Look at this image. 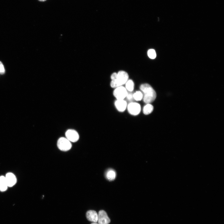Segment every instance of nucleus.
<instances>
[{
    "label": "nucleus",
    "mask_w": 224,
    "mask_h": 224,
    "mask_svg": "<svg viewBox=\"0 0 224 224\" xmlns=\"http://www.w3.org/2000/svg\"><path fill=\"white\" fill-rule=\"evenodd\" d=\"M140 89L143 93V101L146 104H150L154 101L157 97L156 93L153 88L148 84H142Z\"/></svg>",
    "instance_id": "1"
},
{
    "label": "nucleus",
    "mask_w": 224,
    "mask_h": 224,
    "mask_svg": "<svg viewBox=\"0 0 224 224\" xmlns=\"http://www.w3.org/2000/svg\"><path fill=\"white\" fill-rule=\"evenodd\" d=\"M128 74L123 71H120L117 74L116 79L112 80L110 85L112 88H116L126 84L128 80Z\"/></svg>",
    "instance_id": "2"
},
{
    "label": "nucleus",
    "mask_w": 224,
    "mask_h": 224,
    "mask_svg": "<svg viewBox=\"0 0 224 224\" xmlns=\"http://www.w3.org/2000/svg\"><path fill=\"white\" fill-rule=\"evenodd\" d=\"M57 145L59 150L63 151L69 150L72 146L71 142L64 137H61L58 139Z\"/></svg>",
    "instance_id": "3"
},
{
    "label": "nucleus",
    "mask_w": 224,
    "mask_h": 224,
    "mask_svg": "<svg viewBox=\"0 0 224 224\" xmlns=\"http://www.w3.org/2000/svg\"><path fill=\"white\" fill-rule=\"evenodd\" d=\"M127 93L126 88L121 86L116 88L114 91L113 95L117 100H124L126 98Z\"/></svg>",
    "instance_id": "4"
},
{
    "label": "nucleus",
    "mask_w": 224,
    "mask_h": 224,
    "mask_svg": "<svg viewBox=\"0 0 224 224\" xmlns=\"http://www.w3.org/2000/svg\"><path fill=\"white\" fill-rule=\"evenodd\" d=\"M129 112L134 116L138 115L141 111V107L139 104L134 102L130 103L127 106Z\"/></svg>",
    "instance_id": "5"
},
{
    "label": "nucleus",
    "mask_w": 224,
    "mask_h": 224,
    "mask_svg": "<svg viewBox=\"0 0 224 224\" xmlns=\"http://www.w3.org/2000/svg\"><path fill=\"white\" fill-rule=\"evenodd\" d=\"M98 215L97 221L99 224H108L110 222V219L105 211H100Z\"/></svg>",
    "instance_id": "6"
},
{
    "label": "nucleus",
    "mask_w": 224,
    "mask_h": 224,
    "mask_svg": "<svg viewBox=\"0 0 224 224\" xmlns=\"http://www.w3.org/2000/svg\"><path fill=\"white\" fill-rule=\"evenodd\" d=\"M66 138L70 142H75L79 139L78 133L74 130H69L66 133Z\"/></svg>",
    "instance_id": "7"
},
{
    "label": "nucleus",
    "mask_w": 224,
    "mask_h": 224,
    "mask_svg": "<svg viewBox=\"0 0 224 224\" xmlns=\"http://www.w3.org/2000/svg\"><path fill=\"white\" fill-rule=\"evenodd\" d=\"M115 105L117 110L121 112H124L127 106V101L124 100H117L115 102Z\"/></svg>",
    "instance_id": "8"
},
{
    "label": "nucleus",
    "mask_w": 224,
    "mask_h": 224,
    "mask_svg": "<svg viewBox=\"0 0 224 224\" xmlns=\"http://www.w3.org/2000/svg\"><path fill=\"white\" fill-rule=\"evenodd\" d=\"M5 178L8 187H12L17 182V179L13 173H8Z\"/></svg>",
    "instance_id": "9"
},
{
    "label": "nucleus",
    "mask_w": 224,
    "mask_h": 224,
    "mask_svg": "<svg viewBox=\"0 0 224 224\" xmlns=\"http://www.w3.org/2000/svg\"><path fill=\"white\" fill-rule=\"evenodd\" d=\"M86 216L87 219L90 221L97 222L98 221V215L94 211L90 210L87 211Z\"/></svg>",
    "instance_id": "10"
},
{
    "label": "nucleus",
    "mask_w": 224,
    "mask_h": 224,
    "mask_svg": "<svg viewBox=\"0 0 224 224\" xmlns=\"http://www.w3.org/2000/svg\"><path fill=\"white\" fill-rule=\"evenodd\" d=\"M8 187L5 177H0V190L4 192L7 190Z\"/></svg>",
    "instance_id": "11"
},
{
    "label": "nucleus",
    "mask_w": 224,
    "mask_h": 224,
    "mask_svg": "<svg viewBox=\"0 0 224 224\" xmlns=\"http://www.w3.org/2000/svg\"><path fill=\"white\" fill-rule=\"evenodd\" d=\"M154 110V107L150 104H147L144 108L143 112L146 115L151 114Z\"/></svg>",
    "instance_id": "12"
},
{
    "label": "nucleus",
    "mask_w": 224,
    "mask_h": 224,
    "mask_svg": "<svg viewBox=\"0 0 224 224\" xmlns=\"http://www.w3.org/2000/svg\"><path fill=\"white\" fill-rule=\"evenodd\" d=\"M126 89L128 91L132 92L133 91L134 87V84L131 80H128L126 83Z\"/></svg>",
    "instance_id": "13"
},
{
    "label": "nucleus",
    "mask_w": 224,
    "mask_h": 224,
    "mask_svg": "<svg viewBox=\"0 0 224 224\" xmlns=\"http://www.w3.org/2000/svg\"><path fill=\"white\" fill-rule=\"evenodd\" d=\"M143 95L140 91H137L133 94V97L135 100L137 101H140L143 98Z\"/></svg>",
    "instance_id": "14"
},
{
    "label": "nucleus",
    "mask_w": 224,
    "mask_h": 224,
    "mask_svg": "<svg viewBox=\"0 0 224 224\" xmlns=\"http://www.w3.org/2000/svg\"><path fill=\"white\" fill-rule=\"evenodd\" d=\"M107 177L110 180H114L116 177L115 172L113 170H109L107 173Z\"/></svg>",
    "instance_id": "15"
},
{
    "label": "nucleus",
    "mask_w": 224,
    "mask_h": 224,
    "mask_svg": "<svg viewBox=\"0 0 224 224\" xmlns=\"http://www.w3.org/2000/svg\"><path fill=\"white\" fill-rule=\"evenodd\" d=\"M148 55L149 57L151 59H154L156 57V54L155 50L150 49L148 52Z\"/></svg>",
    "instance_id": "16"
},
{
    "label": "nucleus",
    "mask_w": 224,
    "mask_h": 224,
    "mask_svg": "<svg viewBox=\"0 0 224 224\" xmlns=\"http://www.w3.org/2000/svg\"><path fill=\"white\" fill-rule=\"evenodd\" d=\"M133 94L132 92H128L127 94L126 98L128 101L131 102H133V101L135 100L133 97Z\"/></svg>",
    "instance_id": "17"
},
{
    "label": "nucleus",
    "mask_w": 224,
    "mask_h": 224,
    "mask_svg": "<svg viewBox=\"0 0 224 224\" xmlns=\"http://www.w3.org/2000/svg\"><path fill=\"white\" fill-rule=\"evenodd\" d=\"M5 73V70L2 63L0 61V74H3Z\"/></svg>",
    "instance_id": "18"
},
{
    "label": "nucleus",
    "mask_w": 224,
    "mask_h": 224,
    "mask_svg": "<svg viewBox=\"0 0 224 224\" xmlns=\"http://www.w3.org/2000/svg\"><path fill=\"white\" fill-rule=\"evenodd\" d=\"M117 73H113L111 76V78L112 80L115 79L117 78Z\"/></svg>",
    "instance_id": "19"
},
{
    "label": "nucleus",
    "mask_w": 224,
    "mask_h": 224,
    "mask_svg": "<svg viewBox=\"0 0 224 224\" xmlns=\"http://www.w3.org/2000/svg\"><path fill=\"white\" fill-rule=\"evenodd\" d=\"M40 2H44L47 1V0H38Z\"/></svg>",
    "instance_id": "20"
},
{
    "label": "nucleus",
    "mask_w": 224,
    "mask_h": 224,
    "mask_svg": "<svg viewBox=\"0 0 224 224\" xmlns=\"http://www.w3.org/2000/svg\"><path fill=\"white\" fill-rule=\"evenodd\" d=\"M91 224H98L96 223V222H93V223H91Z\"/></svg>",
    "instance_id": "21"
}]
</instances>
